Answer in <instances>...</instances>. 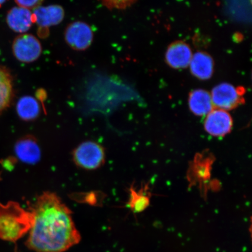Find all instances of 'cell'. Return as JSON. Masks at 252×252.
Returning <instances> with one entry per match:
<instances>
[{"instance_id":"16","label":"cell","mask_w":252,"mask_h":252,"mask_svg":"<svg viewBox=\"0 0 252 252\" xmlns=\"http://www.w3.org/2000/svg\"><path fill=\"white\" fill-rule=\"evenodd\" d=\"M147 187L139 191L130 189V197L128 203V207H130L135 213L143 212L147 209L150 204V194L147 191Z\"/></svg>"},{"instance_id":"10","label":"cell","mask_w":252,"mask_h":252,"mask_svg":"<svg viewBox=\"0 0 252 252\" xmlns=\"http://www.w3.org/2000/svg\"><path fill=\"white\" fill-rule=\"evenodd\" d=\"M6 22L11 30L23 34L29 31L34 23L33 14L30 9L15 7L8 11Z\"/></svg>"},{"instance_id":"7","label":"cell","mask_w":252,"mask_h":252,"mask_svg":"<svg viewBox=\"0 0 252 252\" xmlns=\"http://www.w3.org/2000/svg\"><path fill=\"white\" fill-rule=\"evenodd\" d=\"M233 121L226 110H213L207 115L204 127L208 133L214 137H222L231 131Z\"/></svg>"},{"instance_id":"1","label":"cell","mask_w":252,"mask_h":252,"mask_svg":"<svg viewBox=\"0 0 252 252\" xmlns=\"http://www.w3.org/2000/svg\"><path fill=\"white\" fill-rule=\"evenodd\" d=\"M32 223L27 247L36 252H64L81 241L71 210L56 194L46 192L31 211Z\"/></svg>"},{"instance_id":"3","label":"cell","mask_w":252,"mask_h":252,"mask_svg":"<svg viewBox=\"0 0 252 252\" xmlns=\"http://www.w3.org/2000/svg\"><path fill=\"white\" fill-rule=\"evenodd\" d=\"M244 94L243 88L223 83L214 88L210 94L214 106L217 109L228 110L237 108L244 102Z\"/></svg>"},{"instance_id":"15","label":"cell","mask_w":252,"mask_h":252,"mask_svg":"<svg viewBox=\"0 0 252 252\" xmlns=\"http://www.w3.org/2000/svg\"><path fill=\"white\" fill-rule=\"evenodd\" d=\"M17 111L24 121H31L39 114L40 107L37 100L30 96H25L18 100Z\"/></svg>"},{"instance_id":"11","label":"cell","mask_w":252,"mask_h":252,"mask_svg":"<svg viewBox=\"0 0 252 252\" xmlns=\"http://www.w3.org/2000/svg\"><path fill=\"white\" fill-rule=\"evenodd\" d=\"M192 74L200 80H208L214 71L213 60L206 52H199L192 56L190 64Z\"/></svg>"},{"instance_id":"18","label":"cell","mask_w":252,"mask_h":252,"mask_svg":"<svg viewBox=\"0 0 252 252\" xmlns=\"http://www.w3.org/2000/svg\"><path fill=\"white\" fill-rule=\"evenodd\" d=\"M14 1L18 7L34 9L40 7L44 0H14Z\"/></svg>"},{"instance_id":"8","label":"cell","mask_w":252,"mask_h":252,"mask_svg":"<svg viewBox=\"0 0 252 252\" xmlns=\"http://www.w3.org/2000/svg\"><path fill=\"white\" fill-rule=\"evenodd\" d=\"M192 52L188 44L177 41L170 45L166 53V61L169 66L176 69L185 68L190 64Z\"/></svg>"},{"instance_id":"14","label":"cell","mask_w":252,"mask_h":252,"mask_svg":"<svg viewBox=\"0 0 252 252\" xmlns=\"http://www.w3.org/2000/svg\"><path fill=\"white\" fill-rule=\"evenodd\" d=\"M15 152L18 158L27 163H34L40 159V151L38 145L32 138H23L18 141Z\"/></svg>"},{"instance_id":"13","label":"cell","mask_w":252,"mask_h":252,"mask_svg":"<svg viewBox=\"0 0 252 252\" xmlns=\"http://www.w3.org/2000/svg\"><path fill=\"white\" fill-rule=\"evenodd\" d=\"M13 97V77L11 71L0 65V114L10 106Z\"/></svg>"},{"instance_id":"12","label":"cell","mask_w":252,"mask_h":252,"mask_svg":"<svg viewBox=\"0 0 252 252\" xmlns=\"http://www.w3.org/2000/svg\"><path fill=\"white\" fill-rule=\"evenodd\" d=\"M189 106L195 115L203 116L209 114L213 110L211 94L204 90H196L190 94Z\"/></svg>"},{"instance_id":"5","label":"cell","mask_w":252,"mask_h":252,"mask_svg":"<svg viewBox=\"0 0 252 252\" xmlns=\"http://www.w3.org/2000/svg\"><path fill=\"white\" fill-rule=\"evenodd\" d=\"M65 42L76 51H84L93 42L94 32L89 25L75 21L68 25L64 32Z\"/></svg>"},{"instance_id":"9","label":"cell","mask_w":252,"mask_h":252,"mask_svg":"<svg viewBox=\"0 0 252 252\" xmlns=\"http://www.w3.org/2000/svg\"><path fill=\"white\" fill-rule=\"evenodd\" d=\"M34 23H36L42 28L61 24L64 20L65 12L62 6L50 5L47 7H40L34 9L33 12Z\"/></svg>"},{"instance_id":"4","label":"cell","mask_w":252,"mask_h":252,"mask_svg":"<svg viewBox=\"0 0 252 252\" xmlns=\"http://www.w3.org/2000/svg\"><path fill=\"white\" fill-rule=\"evenodd\" d=\"M12 50L18 61L30 63L36 61L40 58L42 46L35 36L31 34L23 33L14 39Z\"/></svg>"},{"instance_id":"6","label":"cell","mask_w":252,"mask_h":252,"mask_svg":"<svg viewBox=\"0 0 252 252\" xmlns=\"http://www.w3.org/2000/svg\"><path fill=\"white\" fill-rule=\"evenodd\" d=\"M75 163L87 169H94L102 164L105 159V153L100 145L92 141H87L80 145L74 154Z\"/></svg>"},{"instance_id":"2","label":"cell","mask_w":252,"mask_h":252,"mask_svg":"<svg viewBox=\"0 0 252 252\" xmlns=\"http://www.w3.org/2000/svg\"><path fill=\"white\" fill-rule=\"evenodd\" d=\"M32 223V215L20 205L9 202L0 203V238L15 242L29 232Z\"/></svg>"},{"instance_id":"17","label":"cell","mask_w":252,"mask_h":252,"mask_svg":"<svg viewBox=\"0 0 252 252\" xmlns=\"http://www.w3.org/2000/svg\"><path fill=\"white\" fill-rule=\"evenodd\" d=\"M109 9H124L133 5L137 0H99Z\"/></svg>"},{"instance_id":"19","label":"cell","mask_w":252,"mask_h":252,"mask_svg":"<svg viewBox=\"0 0 252 252\" xmlns=\"http://www.w3.org/2000/svg\"><path fill=\"white\" fill-rule=\"evenodd\" d=\"M7 1V0H0V7H1L3 4Z\"/></svg>"}]
</instances>
